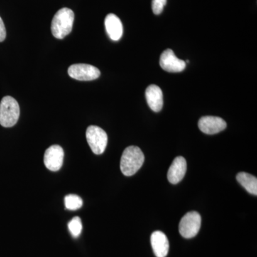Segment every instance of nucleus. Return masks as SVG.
<instances>
[{
    "label": "nucleus",
    "instance_id": "obj_1",
    "mask_svg": "<svg viewBox=\"0 0 257 257\" xmlns=\"http://www.w3.org/2000/svg\"><path fill=\"white\" fill-rule=\"evenodd\" d=\"M145 162L143 151L136 146L126 147L121 155L120 170L123 175L130 177L136 174Z\"/></svg>",
    "mask_w": 257,
    "mask_h": 257
},
{
    "label": "nucleus",
    "instance_id": "obj_2",
    "mask_svg": "<svg viewBox=\"0 0 257 257\" xmlns=\"http://www.w3.org/2000/svg\"><path fill=\"white\" fill-rule=\"evenodd\" d=\"M74 14L69 8H62L57 11L52 19L51 30L55 38L62 40L67 36L72 30Z\"/></svg>",
    "mask_w": 257,
    "mask_h": 257
},
{
    "label": "nucleus",
    "instance_id": "obj_3",
    "mask_svg": "<svg viewBox=\"0 0 257 257\" xmlns=\"http://www.w3.org/2000/svg\"><path fill=\"white\" fill-rule=\"evenodd\" d=\"M20 109L18 101L10 96H4L0 102V124L12 127L18 122Z\"/></svg>",
    "mask_w": 257,
    "mask_h": 257
},
{
    "label": "nucleus",
    "instance_id": "obj_4",
    "mask_svg": "<svg viewBox=\"0 0 257 257\" xmlns=\"http://www.w3.org/2000/svg\"><path fill=\"white\" fill-rule=\"evenodd\" d=\"M86 138L93 153L101 155L105 151L108 138L102 128L95 125H91L87 128Z\"/></svg>",
    "mask_w": 257,
    "mask_h": 257
},
{
    "label": "nucleus",
    "instance_id": "obj_5",
    "mask_svg": "<svg viewBox=\"0 0 257 257\" xmlns=\"http://www.w3.org/2000/svg\"><path fill=\"white\" fill-rule=\"evenodd\" d=\"M202 218L197 211H189L181 219L179 225L180 234L186 239L194 237L199 233Z\"/></svg>",
    "mask_w": 257,
    "mask_h": 257
},
{
    "label": "nucleus",
    "instance_id": "obj_6",
    "mask_svg": "<svg viewBox=\"0 0 257 257\" xmlns=\"http://www.w3.org/2000/svg\"><path fill=\"white\" fill-rule=\"evenodd\" d=\"M99 69L87 64H74L68 69L69 77L76 80L92 81L99 78L100 76Z\"/></svg>",
    "mask_w": 257,
    "mask_h": 257
},
{
    "label": "nucleus",
    "instance_id": "obj_7",
    "mask_svg": "<svg viewBox=\"0 0 257 257\" xmlns=\"http://www.w3.org/2000/svg\"><path fill=\"white\" fill-rule=\"evenodd\" d=\"M64 153L60 145H52L47 149L44 156V163L49 170L57 172L63 165Z\"/></svg>",
    "mask_w": 257,
    "mask_h": 257
},
{
    "label": "nucleus",
    "instance_id": "obj_8",
    "mask_svg": "<svg viewBox=\"0 0 257 257\" xmlns=\"http://www.w3.org/2000/svg\"><path fill=\"white\" fill-rule=\"evenodd\" d=\"M160 64L164 70L172 73L181 72L186 68V62L176 57L173 51L167 49L161 55Z\"/></svg>",
    "mask_w": 257,
    "mask_h": 257
},
{
    "label": "nucleus",
    "instance_id": "obj_9",
    "mask_svg": "<svg viewBox=\"0 0 257 257\" xmlns=\"http://www.w3.org/2000/svg\"><path fill=\"white\" fill-rule=\"evenodd\" d=\"M198 126L203 133L215 135L226 128V123L224 119L218 116H205L199 119Z\"/></svg>",
    "mask_w": 257,
    "mask_h": 257
},
{
    "label": "nucleus",
    "instance_id": "obj_10",
    "mask_svg": "<svg viewBox=\"0 0 257 257\" xmlns=\"http://www.w3.org/2000/svg\"><path fill=\"white\" fill-rule=\"evenodd\" d=\"M187 172V162L183 157H177L174 160L167 173L170 183L178 184L183 179Z\"/></svg>",
    "mask_w": 257,
    "mask_h": 257
},
{
    "label": "nucleus",
    "instance_id": "obj_11",
    "mask_svg": "<svg viewBox=\"0 0 257 257\" xmlns=\"http://www.w3.org/2000/svg\"><path fill=\"white\" fill-rule=\"evenodd\" d=\"M151 244L157 257H166L170 249V243L165 233L156 231L151 235Z\"/></svg>",
    "mask_w": 257,
    "mask_h": 257
},
{
    "label": "nucleus",
    "instance_id": "obj_12",
    "mask_svg": "<svg viewBox=\"0 0 257 257\" xmlns=\"http://www.w3.org/2000/svg\"><path fill=\"white\" fill-rule=\"evenodd\" d=\"M104 25L108 36L113 41H118L123 35V25L121 20L114 14L106 15Z\"/></svg>",
    "mask_w": 257,
    "mask_h": 257
},
{
    "label": "nucleus",
    "instance_id": "obj_13",
    "mask_svg": "<svg viewBox=\"0 0 257 257\" xmlns=\"http://www.w3.org/2000/svg\"><path fill=\"white\" fill-rule=\"evenodd\" d=\"M145 95L147 104L152 111L159 112L162 110L163 106V94L160 87L155 84H151L147 88Z\"/></svg>",
    "mask_w": 257,
    "mask_h": 257
},
{
    "label": "nucleus",
    "instance_id": "obj_14",
    "mask_svg": "<svg viewBox=\"0 0 257 257\" xmlns=\"http://www.w3.org/2000/svg\"><path fill=\"white\" fill-rule=\"evenodd\" d=\"M236 180L241 186L253 195H257V179L254 176L246 173V172H239L236 175Z\"/></svg>",
    "mask_w": 257,
    "mask_h": 257
},
{
    "label": "nucleus",
    "instance_id": "obj_15",
    "mask_svg": "<svg viewBox=\"0 0 257 257\" xmlns=\"http://www.w3.org/2000/svg\"><path fill=\"white\" fill-rule=\"evenodd\" d=\"M66 209L71 211H75L82 207V198L77 194H68L64 198Z\"/></svg>",
    "mask_w": 257,
    "mask_h": 257
},
{
    "label": "nucleus",
    "instance_id": "obj_16",
    "mask_svg": "<svg viewBox=\"0 0 257 257\" xmlns=\"http://www.w3.org/2000/svg\"><path fill=\"white\" fill-rule=\"evenodd\" d=\"M69 231L74 237H78L82 231V220L79 216H74L68 224Z\"/></svg>",
    "mask_w": 257,
    "mask_h": 257
},
{
    "label": "nucleus",
    "instance_id": "obj_17",
    "mask_svg": "<svg viewBox=\"0 0 257 257\" xmlns=\"http://www.w3.org/2000/svg\"><path fill=\"white\" fill-rule=\"evenodd\" d=\"M167 0H152V8L154 14L158 15L163 12Z\"/></svg>",
    "mask_w": 257,
    "mask_h": 257
},
{
    "label": "nucleus",
    "instance_id": "obj_18",
    "mask_svg": "<svg viewBox=\"0 0 257 257\" xmlns=\"http://www.w3.org/2000/svg\"><path fill=\"white\" fill-rule=\"evenodd\" d=\"M6 38V29L3 20L0 18V42L4 41Z\"/></svg>",
    "mask_w": 257,
    "mask_h": 257
}]
</instances>
